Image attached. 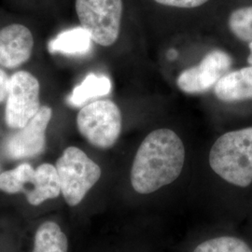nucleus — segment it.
Returning <instances> with one entry per match:
<instances>
[{"instance_id":"obj_1","label":"nucleus","mask_w":252,"mask_h":252,"mask_svg":"<svg viewBox=\"0 0 252 252\" xmlns=\"http://www.w3.org/2000/svg\"><path fill=\"white\" fill-rule=\"evenodd\" d=\"M185 162V148L170 129H158L145 137L135 154L131 183L136 192L149 194L180 177Z\"/></svg>"},{"instance_id":"obj_2","label":"nucleus","mask_w":252,"mask_h":252,"mask_svg":"<svg viewBox=\"0 0 252 252\" xmlns=\"http://www.w3.org/2000/svg\"><path fill=\"white\" fill-rule=\"evenodd\" d=\"M209 164L228 183L249 187L252 183V126L220 135L210 150Z\"/></svg>"},{"instance_id":"obj_3","label":"nucleus","mask_w":252,"mask_h":252,"mask_svg":"<svg viewBox=\"0 0 252 252\" xmlns=\"http://www.w3.org/2000/svg\"><path fill=\"white\" fill-rule=\"evenodd\" d=\"M0 189L7 193L24 192L32 206H38L48 199L56 198L61 193L56 167L43 163L34 169L29 163L0 175Z\"/></svg>"},{"instance_id":"obj_4","label":"nucleus","mask_w":252,"mask_h":252,"mask_svg":"<svg viewBox=\"0 0 252 252\" xmlns=\"http://www.w3.org/2000/svg\"><path fill=\"white\" fill-rule=\"evenodd\" d=\"M61 192L65 202L75 207L99 180L101 168L77 147H68L56 162Z\"/></svg>"},{"instance_id":"obj_5","label":"nucleus","mask_w":252,"mask_h":252,"mask_svg":"<svg viewBox=\"0 0 252 252\" xmlns=\"http://www.w3.org/2000/svg\"><path fill=\"white\" fill-rule=\"evenodd\" d=\"M123 117L111 100L94 101L81 108L77 116L81 135L95 148L107 150L117 142L122 132Z\"/></svg>"},{"instance_id":"obj_6","label":"nucleus","mask_w":252,"mask_h":252,"mask_svg":"<svg viewBox=\"0 0 252 252\" xmlns=\"http://www.w3.org/2000/svg\"><path fill=\"white\" fill-rule=\"evenodd\" d=\"M76 12L81 27L93 41L104 47L117 41L123 15V0H76Z\"/></svg>"},{"instance_id":"obj_7","label":"nucleus","mask_w":252,"mask_h":252,"mask_svg":"<svg viewBox=\"0 0 252 252\" xmlns=\"http://www.w3.org/2000/svg\"><path fill=\"white\" fill-rule=\"evenodd\" d=\"M40 86L36 77L27 71H18L9 78L5 108V121L12 129H20L35 117L41 108Z\"/></svg>"},{"instance_id":"obj_8","label":"nucleus","mask_w":252,"mask_h":252,"mask_svg":"<svg viewBox=\"0 0 252 252\" xmlns=\"http://www.w3.org/2000/svg\"><path fill=\"white\" fill-rule=\"evenodd\" d=\"M234 60L225 51L215 49L204 57L198 65L180 74L178 87L186 94H203L215 87L217 82L231 70Z\"/></svg>"},{"instance_id":"obj_9","label":"nucleus","mask_w":252,"mask_h":252,"mask_svg":"<svg viewBox=\"0 0 252 252\" xmlns=\"http://www.w3.org/2000/svg\"><path fill=\"white\" fill-rule=\"evenodd\" d=\"M53 117V109L43 106L27 126L17 129L4 145L5 154L14 160L35 157L44 151L46 130Z\"/></svg>"},{"instance_id":"obj_10","label":"nucleus","mask_w":252,"mask_h":252,"mask_svg":"<svg viewBox=\"0 0 252 252\" xmlns=\"http://www.w3.org/2000/svg\"><path fill=\"white\" fill-rule=\"evenodd\" d=\"M34 37L24 25L12 24L0 29V65L15 68L31 57Z\"/></svg>"},{"instance_id":"obj_11","label":"nucleus","mask_w":252,"mask_h":252,"mask_svg":"<svg viewBox=\"0 0 252 252\" xmlns=\"http://www.w3.org/2000/svg\"><path fill=\"white\" fill-rule=\"evenodd\" d=\"M214 94L226 104L252 103V65L230 70L217 82Z\"/></svg>"},{"instance_id":"obj_12","label":"nucleus","mask_w":252,"mask_h":252,"mask_svg":"<svg viewBox=\"0 0 252 252\" xmlns=\"http://www.w3.org/2000/svg\"><path fill=\"white\" fill-rule=\"evenodd\" d=\"M90 33L83 27H75L65 30L50 41L49 52L71 55L88 54L92 49Z\"/></svg>"},{"instance_id":"obj_13","label":"nucleus","mask_w":252,"mask_h":252,"mask_svg":"<svg viewBox=\"0 0 252 252\" xmlns=\"http://www.w3.org/2000/svg\"><path fill=\"white\" fill-rule=\"evenodd\" d=\"M111 88V81L107 76L91 73L73 89L67 102L72 107H84L90 100L108 95Z\"/></svg>"},{"instance_id":"obj_14","label":"nucleus","mask_w":252,"mask_h":252,"mask_svg":"<svg viewBox=\"0 0 252 252\" xmlns=\"http://www.w3.org/2000/svg\"><path fill=\"white\" fill-rule=\"evenodd\" d=\"M33 252H67V238L55 222L47 221L36 230Z\"/></svg>"},{"instance_id":"obj_15","label":"nucleus","mask_w":252,"mask_h":252,"mask_svg":"<svg viewBox=\"0 0 252 252\" xmlns=\"http://www.w3.org/2000/svg\"><path fill=\"white\" fill-rule=\"evenodd\" d=\"M227 27L238 42L247 45L252 42V4L232 10L228 16Z\"/></svg>"},{"instance_id":"obj_16","label":"nucleus","mask_w":252,"mask_h":252,"mask_svg":"<svg viewBox=\"0 0 252 252\" xmlns=\"http://www.w3.org/2000/svg\"><path fill=\"white\" fill-rule=\"evenodd\" d=\"M193 252H252L249 245L233 236H221L200 244Z\"/></svg>"},{"instance_id":"obj_17","label":"nucleus","mask_w":252,"mask_h":252,"mask_svg":"<svg viewBox=\"0 0 252 252\" xmlns=\"http://www.w3.org/2000/svg\"><path fill=\"white\" fill-rule=\"evenodd\" d=\"M155 2L169 7L182 8V9H192L204 5L208 0H154Z\"/></svg>"},{"instance_id":"obj_18","label":"nucleus","mask_w":252,"mask_h":252,"mask_svg":"<svg viewBox=\"0 0 252 252\" xmlns=\"http://www.w3.org/2000/svg\"><path fill=\"white\" fill-rule=\"evenodd\" d=\"M9 76L0 68V103L7 98L9 89Z\"/></svg>"},{"instance_id":"obj_19","label":"nucleus","mask_w":252,"mask_h":252,"mask_svg":"<svg viewBox=\"0 0 252 252\" xmlns=\"http://www.w3.org/2000/svg\"><path fill=\"white\" fill-rule=\"evenodd\" d=\"M248 51H249V54L247 57V62L249 64L252 65V42L248 45Z\"/></svg>"}]
</instances>
